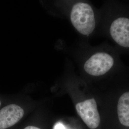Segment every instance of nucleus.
Returning <instances> with one entry per match:
<instances>
[{
    "label": "nucleus",
    "mask_w": 129,
    "mask_h": 129,
    "mask_svg": "<svg viewBox=\"0 0 129 129\" xmlns=\"http://www.w3.org/2000/svg\"><path fill=\"white\" fill-rule=\"evenodd\" d=\"M70 18L74 28L84 36H89L95 28L96 21L94 11L86 3L78 2L72 7Z\"/></svg>",
    "instance_id": "obj_1"
},
{
    "label": "nucleus",
    "mask_w": 129,
    "mask_h": 129,
    "mask_svg": "<svg viewBox=\"0 0 129 129\" xmlns=\"http://www.w3.org/2000/svg\"><path fill=\"white\" fill-rule=\"evenodd\" d=\"M114 63V59L110 54L98 52L86 60L83 68L87 74L97 77L106 74L112 68Z\"/></svg>",
    "instance_id": "obj_2"
},
{
    "label": "nucleus",
    "mask_w": 129,
    "mask_h": 129,
    "mask_svg": "<svg viewBox=\"0 0 129 129\" xmlns=\"http://www.w3.org/2000/svg\"><path fill=\"white\" fill-rule=\"evenodd\" d=\"M78 115L91 129L97 128L101 122L97 102L93 98L78 103L75 106Z\"/></svg>",
    "instance_id": "obj_3"
},
{
    "label": "nucleus",
    "mask_w": 129,
    "mask_h": 129,
    "mask_svg": "<svg viewBox=\"0 0 129 129\" xmlns=\"http://www.w3.org/2000/svg\"><path fill=\"white\" fill-rule=\"evenodd\" d=\"M111 37L120 46L129 47V19L119 17L115 19L110 27Z\"/></svg>",
    "instance_id": "obj_4"
},
{
    "label": "nucleus",
    "mask_w": 129,
    "mask_h": 129,
    "mask_svg": "<svg viewBox=\"0 0 129 129\" xmlns=\"http://www.w3.org/2000/svg\"><path fill=\"white\" fill-rule=\"evenodd\" d=\"M23 109L12 104L5 106L0 110V129H6L16 124L23 117Z\"/></svg>",
    "instance_id": "obj_5"
},
{
    "label": "nucleus",
    "mask_w": 129,
    "mask_h": 129,
    "mask_svg": "<svg viewBox=\"0 0 129 129\" xmlns=\"http://www.w3.org/2000/svg\"><path fill=\"white\" fill-rule=\"evenodd\" d=\"M117 113L120 123L129 127V91L121 95L117 104Z\"/></svg>",
    "instance_id": "obj_6"
},
{
    "label": "nucleus",
    "mask_w": 129,
    "mask_h": 129,
    "mask_svg": "<svg viewBox=\"0 0 129 129\" xmlns=\"http://www.w3.org/2000/svg\"><path fill=\"white\" fill-rule=\"evenodd\" d=\"M53 129H69L61 121L57 122L54 126Z\"/></svg>",
    "instance_id": "obj_7"
},
{
    "label": "nucleus",
    "mask_w": 129,
    "mask_h": 129,
    "mask_svg": "<svg viewBox=\"0 0 129 129\" xmlns=\"http://www.w3.org/2000/svg\"><path fill=\"white\" fill-rule=\"evenodd\" d=\"M23 129H41L38 127H36V126H29L26 127H25V128Z\"/></svg>",
    "instance_id": "obj_8"
},
{
    "label": "nucleus",
    "mask_w": 129,
    "mask_h": 129,
    "mask_svg": "<svg viewBox=\"0 0 129 129\" xmlns=\"http://www.w3.org/2000/svg\"><path fill=\"white\" fill-rule=\"evenodd\" d=\"M1 101H0V106H1Z\"/></svg>",
    "instance_id": "obj_9"
}]
</instances>
